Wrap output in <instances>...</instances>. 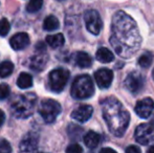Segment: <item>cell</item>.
Returning <instances> with one entry per match:
<instances>
[{"instance_id":"cb8c5ba5","label":"cell","mask_w":154,"mask_h":153,"mask_svg":"<svg viewBox=\"0 0 154 153\" xmlns=\"http://www.w3.org/2000/svg\"><path fill=\"white\" fill-rule=\"evenodd\" d=\"M43 5V0H29L26 5V11L29 13H36L41 10Z\"/></svg>"},{"instance_id":"836d02e7","label":"cell","mask_w":154,"mask_h":153,"mask_svg":"<svg viewBox=\"0 0 154 153\" xmlns=\"http://www.w3.org/2000/svg\"><path fill=\"white\" fill-rule=\"evenodd\" d=\"M153 79H154V70H153Z\"/></svg>"},{"instance_id":"d6a6232c","label":"cell","mask_w":154,"mask_h":153,"mask_svg":"<svg viewBox=\"0 0 154 153\" xmlns=\"http://www.w3.org/2000/svg\"><path fill=\"white\" fill-rule=\"evenodd\" d=\"M147 153H154V145L151 146V147L149 148L148 150H147Z\"/></svg>"},{"instance_id":"ffe728a7","label":"cell","mask_w":154,"mask_h":153,"mask_svg":"<svg viewBox=\"0 0 154 153\" xmlns=\"http://www.w3.org/2000/svg\"><path fill=\"white\" fill-rule=\"evenodd\" d=\"M59 26H60L59 20H58L57 17L53 16V15L47 16L46 18H45L44 22H43V29L47 32L56 31V29H59Z\"/></svg>"},{"instance_id":"f546056e","label":"cell","mask_w":154,"mask_h":153,"mask_svg":"<svg viewBox=\"0 0 154 153\" xmlns=\"http://www.w3.org/2000/svg\"><path fill=\"white\" fill-rule=\"evenodd\" d=\"M71 127L73 128V132H82V128H80V127L75 126V125H71ZM68 132H69V134H70V136H72V139H73V136H75V135L72 133V130H69L68 129Z\"/></svg>"},{"instance_id":"ac0fdd59","label":"cell","mask_w":154,"mask_h":153,"mask_svg":"<svg viewBox=\"0 0 154 153\" xmlns=\"http://www.w3.org/2000/svg\"><path fill=\"white\" fill-rule=\"evenodd\" d=\"M84 144L89 149H93V148L97 147V145L100 144V135L94 131H89L84 136Z\"/></svg>"},{"instance_id":"8992f818","label":"cell","mask_w":154,"mask_h":153,"mask_svg":"<svg viewBox=\"0 0 154 153\" xmlns=\"http://www.w3.org/2000/svg\"><path fill=\"white\" fill-rule=\"evenodd\" d=\"M69 72L65 68H57L53 70L48 76L49 87L53 91L60 92L64 89L69 80Z\"/></svg>"},{"instance_id":"7a4b0ae2","label":"cell","mask_w":154,"mask_h":153,"mask_svg":"<svg viewBox=\"0 0 154 153\" xmlns=\"http://www.w3.org/2000/svg\"><path fill=\"white\" fill-rule=\"evenodd\" d=\"M102 113L110 132L118 137L123 136L129 126L130 115L122 103L112 96L106 99L102 102Z\"/></svg>"},{"instance_id":"5b68a950","label":"cell","mask_w":154,"mask_h":153,"mask_svg":"<svg viewBox=\"0 0 154 153\" xmlns=\"http://www.w3.org/2000/svg\"><path fill=\"white\" fill-rule=\"evenodd\" d=\"M61 105L55 100L45 99L39 105V113L46 123H54L61 113Z\"/></svg>"},{"instance_id":"8fae6325","label":"cell","mask_w":154,"mask_h":153,"mask_svg":"<svg viewBox=\"0 0 154 153\" xmlns=\"http://www.w3.org/2000/svg\"><path fill=\"white\" fill-rule=\"evenodd\" d=\"M94 79L101 89H106L111 85L113 80V72L108 68H100L94 72Z\"/></svg>"},{"instance_id":"30bf717a","label":"cell","mask_w":154,"mask_h":153,"mask_svg":"<svg viewBox=\"0 0 154 153\" xmlns=\"http://www.w3.org/2000/svg\"><path fill=\"white\" fill-rule=\"evenodd\" d=\"M135 113L142 118H148L154 110V102L151 98H144L135 105Z\"/></svg>"},{"instance_id":"5bb4252c","label":"cell","mask_w":154,"mask_h":153,"mask_svg":"<svg viewBox=\"0 0 154 153\" xmlns=\"http://www.w3.org/2000/svg\"><path fill=\"white\" fill-rule=\"evenodd\" d=\"M10 44L15 50H21L29 44V37L26 33H18L11 38Z\"/></svg>"},{"instance_id":"e575fe53","label":"cell","mask_w":154,"mask_h":153,"mask_svg":"<svg viewBox=\"0 0 154 153\" xmlns=\"http://www.w3.org/2000/svg\"><path fill=\"white\" fill-rule=\"evenodd\" d=\"M59 1H63V0H59Z\"/></svg>"},{"instance_id":"4fadbf2b","label":"cell","mask_w":154,"mask_h":153,"mask_svg":"<svg viewBox=\"0 0 154 153\" xmlns=\"http://www.w3.org/2000/svg\"><path fill=\"white\" fill-rule=\"evenodd\" d=\"M39 137L36 133L29 132L23 137V139L20 143V150L22 152H31L35 150L38 146Z\"/></svg>"},{"instance_id":"7402d4cb","label":"cell","mask_w":154,"mask_h":153,"mask_svg":"<svg viewBox=\"0 0 154 153\" xmlns=\"http://www.w3.org/2000/svg\"><path fill=\"white\" fill-rule=\"evenodd\" d=\"M14 70V64L10 61H4L0 64V78H6L12 75Z\"/></svg>"},{"instance_id":"1f68e13d","label":"cell","mask_w":154,"mask_h":153,"mask_svg":"<svg viewBox=\"0 0 154 153\" xmlns=\"http://www.w3.org/2000/svg\"><path fill=\"white\" fill-rule=\"evenodd\" d=\"M4 121H5V115H4L3 111L0 109V126H2V125H3Z\"/></svg>"},{"instance_id":"d4e9b609","label":"cell","mask_w":154,"mask_h":153,"mask_svg":"<svg viewBox=\"0 0 154 153\" xmlns=\"http://www.w3.org/2000/svg\"><path fill=\"white\" fill-rule=\"evenodd\" d=\"M11 25L10 22L5 18L0 20V36H6L10 32Z\"/></svg>"},{"instance_id":"52a82bcc","label":"cell","mask_w":154,"mask_h":153,"mask_svg":"<svg viewBox=\"0 0 154 153\" xmlns=\"http://www.w3.org/2000/svg\"><path fill=\"white\" fill-rule=\"evenodd\" d=\"M135 141L140 145H148L154 139V120L150 123H144L135 129Z\"/></svg>"},{"instance_id":"44dd1931","label":"cell","mask_w":154,"mask_h":153,"mask_svg":"<svg viewBox=\"0 0 154 153\" xmlns=\"http://www.w3.org/2000/svg\"><path fill=\"white\" fill-rule=\"evenodd\" d=\"M17 85L21 89H26L32 86V78L27 72H21L17 80Z\"/></svg>"},{"instance_id":"ba28073f","label":"cell","mask_w":154,"mask_h":153,"mask_svg":"<svg viewBox=\"0 0 154 153\" xmlns=\"http://www.w3.org/2000/svg\"><path fill=\"white\" fill-rule=\"evenodd\" d=\"M84 21H85L86 29L92 35H99L103 29V21L100 14L94 10L86 11L84 14Z\"/></svg>"},{"instance_id":"603a6c76","label":"cell","mask_w":154,"mask_h":153,"mask_svg":"<svg viewBox=\"0 0 154 153\" xmlns=\"http://www.w3.org/2000/svg\"><path fill=\"white\" fill-rule=\"evenodd\" d=\"M153 61V56L151 53H145L138 59V64H140V67L143 68H148L150 67V65L152 64Z\"/></svg>"},{"instance_id":"f1b7e54d","label":"cell","mask_w":154,"mask_h":153,"mask_svg":"<svg viewBox=\"0 0 154 153\" xmlns=\"http://www.w3.org/2000/svg\"><path fill=\"white\" fill-rule=\"evenodd\" d=\"M126 153H142V151H140V149L137 146L131 145V146H129V147H127Z\"/></svg>"},{"instance_id":"7c38bea8","label":"cell","mask_w":154,"mask_h":153,"mask_svg":"<svg viewBox=\"0 0 154 153\" xmlns=\"http://www.w3.org/2000/svg\"><path fill=\"white\" fill-rule=\"evenodd\" d=\"M93 108L90 105H81L71 113V118L80 123H85L91 118Z\"/></svg>"},{"instance_id":"277c9868","label":"cell","mask_w":154,"mask_h":153,"mask_svg":"<svg viewBox=\"0 0 154 153\" xmlns=\"http://www.w3.org/2000/svg\"><path fill=\"white\" fill-rule=\"evenodd\" d=\"M71 96L78 100H85L91 98L94 93V85L88 75H82L75 79L71 85Z\"/></svg>"},{"instance_id":"2e32d148","label":"cell","mask_w":154,"mask_h":153,"mask_svg":"<svg viewBox=\"0 0 154 153\" xmlns=\"http://www.w3.org/2000/svg\"><path fill=\"white\" fill-rule=\"evenodd\" d=\"M95 58L101 63H110L114 60V55L111 50H109L106 47H101L97 50Z\"/></svg>"},{"instance_id":"9c48e42d","label":"cell","mask_w":154,"mask_h":153,"mask_svg":"<svg viewBox=\"0 0 154 153\" xmlns=\"http://www.w3.org/2000/svg\"><path fill=\"white\" fill-rule=\"evenodd\" d=\"M145 79L142 74L137 72H132L126 77L125 81H124V85L125 88L130 91L131 93H137L138 91L142 90L144 87Z\"/></svg>"},{"instance_id":"6da1fadb","label":"cell","mask_w":154,"mask_h":153,"mask_svg":"<svg viewBox=\"0 0 154 153\" xmlns=\"http://www.w3.org/2000/svg\"><path fill=\"white\" fill-rule=\"evenodd\" d=\"M109 42L114 51L124 59L131 58L140 49L142 37L137 24L127 13L119 11L114 14Z\"/></svg>"},{"instance_id":"3957f363","label":"cell","mask_w":154,"mask_h":153,"mask_svg":"<svg viewBox=\"0 0 154 153\" xmlns=\"http://www.w3.org/2000/svg\"><path fill=\"white\" fill-rule=\"evenodd\" d=\"M36 100V94L34 93L19 94L13 100L11 105L13 115L17 118H26L31 116L34 112Z\"/></svg>"},{"instance_id":"83f0119b","label":"cell","mask_w":154,"mask_h":153,"mask_svg":"<svg viewBox=\"0 0 154 153\" xmlns=\"http://www.w3.org/2000/svg\"><path fill=\"white\" fill-rule=\"evenodd\" d=\"M66 153H83V148L78 144H71L66 148Z\"/></svg>"},{"instance_id":"e0dca14e","label":"cell","mask_w":154,"mask_h":153,"mask_svg":"<svg viewBox=\"0 0 154 153\" xmlns=\"http://www.w3.org/2000/svg\"><path fill=\"white\" fill-rule=\"evenodd\" d=\"M47 61V56L43 54V50L39 53L38 55H35L31 60V68L36 70H41L45 66Z\"/></svg>"},{"instance_id":"4316f807","label":"cell","mask_w":154,"mask_h":153,"mask_svg":"<svg viewBox=\"0 0 154 153\" xmlns=\"http://www.w3.org/2000/svg\"><path fill=\"white\" fill-rule=\"evenodd\" d=\"M12 152V147L11 144L6 139H0V153H11Z\"/></svg>"},{"instance_id":"484cf974","label":"cell","mask_w":154,"mask_h":153,"mask_svg":"<svg viewBox=\"0 0 154 153\" xmlns=\"http://www.w3.org/2000/svg\"><path fill=\"white\" fill-rule=\"evenodd\" d=\"M10 86L8 84L3 83V84H0V100H4L6 99L8 96H10Z\"/></svg>"},{"instance_id":"9a60e30c","label":"cell","mask_w":154,"mask_h":153,"mask_svg":"<svg viewBox=\"0 0 154 153\" xmlns=\"http://www.w3.org/2000/svg\"><path fill=\"white\" fill-rule=\"evenodd\" d=\"M75 62L79 67L81 68H88L91 66L92 60L91 57L85 51H79L75 56Z\"/></svg>"},{"instance_id":"d6986e66","label":"cell","mask_w":154,"mask_h":153,"mask_svg":"<svg viewBox=\"0 0 154 153\" xmlns=\"http://www.w3.org/2000/svg\"><path fill=\"white\" fill-rule=\"evenodd\" d=\"M46 42L51 48H59L65 42L64 36L62 34H56V35H49L46 37Z\"/></svg>"},{"instance_id":"4dcf8cb0","label":"cell","mask_w":154,"mask_h":153,"mask_svg":"<svg viewBox=\"0 0 154 153\" xmlns=\"http://www.w3.org/2000/svg\"><path fill=\"white\" fill-rule=\"evenodd\" d=\"M100 153H118V152L114 151L111 148H103V149L100 151Z\"/></svg>"}]
</instances>
